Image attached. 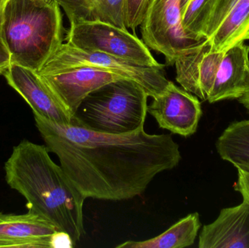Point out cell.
I'll return each instance as SVG.
<instances>
[{
  "mask_svg": "<svg viewBox=\"0 0 249 248\" xmlns=\"http://www.w3.org/2000/svg\"><path fill=\"white\" fill-rule=\"evenodd\" d=\"M33 115L48 151L58 157L86 199L123 201L140 196L158 174L175 168L181 160L179 146L169 134H149L144 128L105 133Z\"/></svg>",
  "mask_w": 249,
  "mask_h": 248,
  "instance_id": "obj_1",
  "label": "cell"
},
{
  "mask_svg": "<svg viewBox=\"0 0 249 248\" xmlns=\"http://www.w3.org/2000/svg\"><path fill=\"white\" fill-rule=\"evenodd\" d=\"M4 173L7 185L26 199L29 212L70 234L74 245L80 241L86 199L53 161L46 146L20 141L6 161Z\"/></svg>",
  "mask_w": 249,
  "mask_h": 248,
  "instance_id": "obj_2",
  "label": "cell"
},
{
  "mask_svg": "<svg viewBox=\"0 0 249 248\" xmlns=\"http://www.w3.org/2000/svg\"><path fill=\"white\" fill-rule=\"evenodd\" d=\"M0 38L11 64L37 71L64 43L61 7L55 0H7Z\"/></svg>",
  "mask_w": 249,
  "mask_h": 248,
  "instance_id": "obj_3",
  "label": "cell"
},
{
  "mask_svg": "<svg viewBox=\"0 0 249 248\" xmlns=\"http://www.w3.org/2000/svg\"><path fill=\"white\" fill-rule=\"evenodd\" d=\"M148 97L136 82L116 80L90 93L76 111L71 125L110 134L139 131L144 128Z\"/></svg>",
  "mask_w": 249,
  "mask_h": 248,
  "instance_id": "obj_4",
  "label": "cell"
},
{
  "mask_svg": "<svg viewBox=\"0 0 249 248\" xmlns=\"http://www.w3.org/2000/svg\"><path fill=\"white\" fill-rule=\"evenodd\" d=\"M82 66L107 70L133 80L152 99L162 93L170 82L165 77L164 67L142 66L103 52L78 49L67 42L58 48L36 73L42 75Z\"/></svg>",
  "mask_w": 249,
  "mask_h": 248,
  "instance_id": "obj_5",
  "label": "cell"
},
{
  "mask_svg": "<svg viewBox=\"0 0 249 248\" xmlns=\"http://www.w3.org/2000/svg\"><path fill=\"white\" fill-rule=\"evenodd\" d=\"M67 43L78 49L103 52L142 66L164 67L155 59L143 40L127 29L105 22L70 23Z\"/></svg>",
  "mask_w": 249,
  "mask_h": 248,
  "instance_id": "obj_6",
  "label": "cell"
},
{
  "mask_svg": "<svg viewBox=\"0 0 249 248\" xmlns=\"http://www.w3.org/2000/svg\"><path fill=\"white\" fill-rule=\"evenodd\" d=\"M180 2L181 0H149L140 25L143 42L150 50L162 54L169 66L206 40L190 37L184 32Z\"/></svg>",
  "mask_w": 249,
  "mask_h": 248,
  "instance_id": "obj_7",
  "label": "cell"
},
{
  "mask_svg": "<svg viewBox=\"0 0 249 248\" xmlns=\"http://www.w3.org/2000/svg\"><path fill=\"white\" fill-rule=\"evenodd\" d=\"M147 112L160 128L184 137L196 133L203 115L198 98L171 81L152 99Z\"/></svg>",
  "mask_w": 249,
  "mask_h": 248,
  "instance_id": "obj_8",
  "label": "cell"
},
{
  "mask_svg": "<svg viewBox=\"0 0 249 248\" xmlns=\"http://www.w3.org/2000/svg\"><path fill=\"white\" fill-rule=\"evenodd\" d=\"M39 76L71 119L80 103L90 93L105 84L125 79L112 71L89 66Z\"/></svg>",
  "mask_w": 249,
  "mask_h": 248,
  "instance_id": "obj_9",
  "label": "cell"
},
{
  "mask_svg": "<svg viewBox=\"0 0 249 248\" xmlns=\"http://www.w3.org/2000/svg\"><path fill=\"white\" fill-rule=\"evenodd\" d=\"M3 75L9 85L29 104L33 113L58 123L71 124V118L36 71L10 64Z\"/></svg>",
  "mask_w": 249,
  "mask_h": 248,
  "instance_id": "obj_10",
  "label": "cell"
},
{
  "mask_svg": "<svg viewBox=\"0 0 249 248\" xmlns=\"http://www.w3.org/2000/svg\"><path fill=\"white\" fill-rule=\"evenodd\" d=\"M249 29V0H216L206 32L213 52L246 41Z\"/></svg>",
  "mask_w": 249,
  "mask_h": 248,
  "instance_id": "obj_11",
  "label": "cell"
},
{
  "mask_svg": "<svg viewBox=\"0 0 249 248\" xmlns=\"http://www.w3.org/2000/svg\"><path fill=\"white\" fill-rule=\"evenodd\" d=\"M199 248H249V202L221 210L217 218L203 226Z\"/></svg>",
  "mask_w": 249,
  "mask_h": 248,
  "instance_id": "obj_12",
  "label": "cell"
},
{
  "mask_svg": "<svg viewBox=\"0 0 249 248\" xmlns=\"http://www.w3.org/2000/svg\"><path fill=\"white\" fill-rule=\"evenodd\" d=\"M249 87V45L238 42L224 52L207 101L239 99Z\"/></svg>",
  "mask_w": 249,
  "mask_h": 248,
  "instance_id": "obj_13",
  "label": "cell"
},
{
  "mask_svg": "<svg viewBox=\"0 0 249 248\" xmlns=\"http://www.w3.org/2000/svg\"><path fill=\"white\" fill-rule=\"evenodd\" d=\"M57 229L32 213H0V248H51Z\"/></svg>",
  "mask_w": 249,
  "mask_h": 248,
  "instance_id": "obj_14",
  "label": "cell"
},
{
  "mask_svg": "<svg viewBox=\"0 0 249 248\" xmlns=\"http://www.w3.org/2000/svg\"><path fill=\"white\" fill-rule=\"evenodd\" d=\"M70 23L102 21L121 29L124 23V0H55Z\"/></svg>",
  "mask_w": 249,
  "mask_h": 248,
  "instance_id": "obj_15",
  "label": "cell"
},
{
  "mask_svg": "<svg viewBox=\"0 0 249 248\" xmlns=\"http://www.w3.org/2000/svg\"><path fill=\"white\" fill-rule=\"evenodd\" d=\"M201 227L198 213L189 214L162 234L143 241H127L117 248H184L193 246Z\"/></svg>",
  "mask_w": 249,
  "mask_h": 248,
  "instance_id": "obj_16",
  "label": "cell"
},
{
  "mask_svg": "<svg viewBox=\"0 0 249 248\" xmlns=\"http://www.w3.org/2000/svg\"><path fill=\"white\" fill-rule=\"evenodd\" d=\"M216 151L232 165H249V119L230 124L218 138Z\"/></svg>",
  "mask_w": 249,
  "mask_h": 248,
  "instance_id": "obj_17",
  "label": "cell"
},
{
  "mask_svg": "<svg viewBox=\"0 0 249 248\" xmlns=\"http://www.w3.org/2000/svg\"><path fill=\"white\" fill-rule=\"evenodd\" d=\"M216 0H190L182 15V26L188 36L206 39V32Z\"/></svg>",
  "mask_w": 249,
  "mask_h": 248,
  "instance_id": "obj_18",
  "label": "cell"
},
{
  "mask_svg": "<svg viewBox=\"0 0 249 248\" xmlns=\"http://www.w3.org/2000/svg\"><path fill=\"white\" fill-rule=\"evenodd\" d=\"M149 0H124V23L134 32L142 24Z\"/></svg>",
  "mask_w": 249,
  "mask_h": 248,
  "instance_id": "obj_19",
  "label": "cell"
},
{
  "mask_svg": "<svg viewBox=\"0 0 249 248\" xmlns=\"http://www.w3.org/2000/svg\"><path fill=\"white\" fill-rule=\"evenodd\" d=\"M234 167L238 172V180L234 189L240 193L244 200L249 202V165H236Z\"/></svg>",
  "mask_w": 249,
  "mask_h": 248,
  "instance_id": "obj_20",
  "label": "cell"
},
{
  "mask_svg": "<svg viewBox=\"0 0 249 248\" xmlns=\"http://www.w3.org/2000/svg\"><path fill=\"white\" fill-rule=\"evenodd\" d=\"M74 242L70 234L64 231H56L51 238V248H72Z\"/></svg>",
  "mask_w": 249,
  "mask_h": 248,
  "instance_id": "obj_21",
  "label": "cell"
},
{
  "mask_svg": "<svg viewBox=\"0 0 249 248\" xmlns=\"http://www.w3.org/2000/svg\"><path fill=\"white\" fill-rule=\"evenodd\" d=\"M11 64L10 55L4 45V42L0 38V74H4L6 70Z\"/></svg>",
  "mask_w": 249,
  "mask_h": 248,
  "instance_id": "obj_22",
  "label": "cell"
},
{
  "mask_svg": "<svg viewBox=\"0 0 249 248\" xmlns=\"http://www.w3.org/2000/svg\"><path fill=\"white\" fill-rule=\"evenodd\" d=\"M238 100L239 103L244 106V107L247 109V112L249 113V87L247 91L246 92L245 94H244L242 97L238 99Z\"/></svg>",
  "mask_w": 249,
  "mask_h": 248,
  "instance_id": "obj_23",
  "label": "cell"
},
{
  "mask_svg": "<svg viewBox=\"0 0 249 248\" xmlns=\"http://www.w3.org/2000/svg\"><path fill=\"white\" fill-rule=\"evenodd\" d=\"M190 0H181V13H184V10H185L186 7H187V4H188L189 1Z\"/></svg>",
  "mask_w": 249,
  "mask_h": 248,
  "instance_id": "obj_24",
  "label": "cell"
},
{
  "mask_svg": "<svg viewBox=\"0 0 249 248\" xmlns=\"http://www.w3.org/2000/svg\"><path fill=\"white\" fill-rule=\"evenodd\" d=\"M6 1H7V0H0V13H1V10H2L3 7H4Z\"/></svg>",
  "mask_w": 249,
  "mask_h": 248,
  "instance_id": "obj_25",
  "label": "cell"
},
{
  "mask_svg": "<svg viewBox=\"0 0 249 248\" xmlns=\"http://www.w3.org/2000/svg\"><path fill=\"white\" fill-rule=\"evenodd\" d=\"M247 39H249V29L248 31V33H247V36H246V40H247Z\"/></svg>",
  "mask_w": 249,
  "mask_h": 248,
  "instance_id": "obj_26",
  "label": "cell"
}]
</instances>
